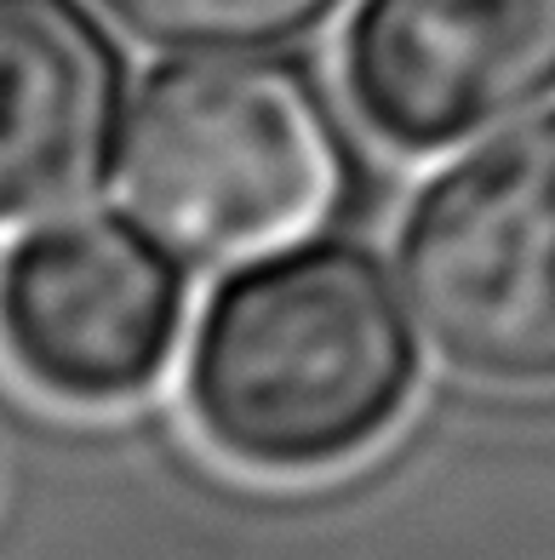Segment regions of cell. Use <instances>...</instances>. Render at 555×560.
I'll return each mask as SVG.
<instances>
[{"mask_svg":"<svg viewBox=\"0 0 555 560\" xmlns=\"http://www.w3.org/2000/svg\"><path fill=\"white\" fill-rule=\"evenodd\" d=\"M413 389L418 349L384 269L333 241L223 280L184 372L200 446L258 480L361 464L407 418Z\"/></svg>","mask_w":555,"mask_h":560,"instance_id":"1","label":"cell"},{"mask_svg":"<svg viewBox=\"0 0 555 560\" xmlns=\"http://www.w3.org/2000/svg\"><path fill=\"white\" fill-rule=\"evenodd\" d=\"M344 155L321 92L287 63L189 58L143 81L120 195L184 264H246L326 223Z\"/></svg>","mask_w":555,"mask_h":560,"instance_id":"2","label":"cell"},{"mask_svg":"<svg viewBox=\"0 0 555 560\" xmlns=\"http://www.w3.org/2000/svg\"><path fill=\"white\" fill-rule=\"evenodd\" d=\"M401 298L487 389H555V109L436 172L395 241Z\"/></svg>","mask_w":555,"mask_h":560,"instance_id":"3","label":"cell"},{"mask_svg":"<svg viewBox=\"0 0 555 560\" xmlns=\"http://www.w3.org/2000/svg\"><path fill=\"white\" fill-rule=\"evenodd\" d=\"M184 338V269L126 218H69L0 258V354L35 395L109 412L166 377Z\"/></svg>","mask_w":555,"mask_h":560,"instance_id":"4","label":"cell"},{"mask_svg":"<svg viewBox=\"0 0 555 560\" xmlns=\"http://www.w3.org/2000/svg\"><path fill=\"white\" fill-rule=\"evenodd\" d=\"M344 86L372 138L441 155L555 92V0H361Z\"/></svg>","mask_w":555,"mask_h":560,"instance_id":"5","label":"cell"},{"mask_svg":"<svg viewBox=\"0 0 555 560\" xmlns=\"http://www.w3.org/2000/svg\"><path fill=\"white\" fill-rule=\"evenodd\" d=\"M120 97V52L81 0H0V229L104 184Z\"/></svg>","mask_w":555,"mask_h":560,"instance_id":"6","label":"cell"},{"mask_svg":"<svg viewBox=\"0 0 555 560\" xmlns=\"http://www.w3.org/2000/svg\"><path fill=\"white\" fill-rule=\"evenodd\" d=\"M104 7L149 46L241 52V46H281L287 35H304L344 0H104Z\"/></svg>","mask_w":555,"mask_h":560,"instance_id":"7","label":"cell"}]
</instances>
